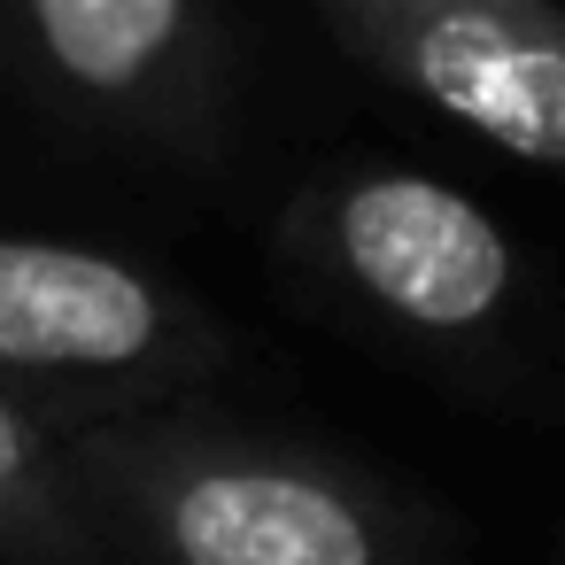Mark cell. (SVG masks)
<instances>
[{"label": "cell", "mask_w": 565, "mask_h": 565, "mask_svg": "<svg viewBox=\"0 0 565 565\" xmlns=\"http://www.w3.org/2000/svg\"><path fill=\"white\" fill-rule=\"evenodd\" d=\"M233 372V333L179 279L40 233H0V395L55 434L194 403Z\"/></svg>", "instance_id": "3"}, {"label": "cell", "mask_w": 565, "mask_h": 565, "mask_svg": "<svg viewBox=\"0 0 565 565\" xmlns=\"http://www.w3.org/2000/svg\"><path fill=\"white\" fill-rule=\"evenodd\" d=\"M271 256L318 310L411 356H495L526 310L519 241L465 186L403 163L310 171L271 225Z\"/></svg>", "instance_id": "2"}, {"label": "cell", "mask_w": 565, "mask_h": 565, "mask_svg": "<svg viewBox=\"0 0 565 565\" xmlns=\"http://www.w3.org/2000/svg\"><path fill=\"white\" fill-rule=\"evenodd\" d=\"M17 71L78 132L225 163L233 148V32L217 0H0Z\"/></svg>", "instance_id": "4"}, {"label": "cell", "mask_w": 565, "mask_h": 565, "mask_svg": "<svg viewBox=\"0 0 565 565\" xmlns=\"http://www.w3.org/2000/svg\"><path fill=\"white\" fill-rule=\"evenodd\" d=\"M310 17L380 86L565 171V0H310Z\"/></svg>", "instance_id": "5"}, {"label": "cell", "mask_w": 565, "mask_h": 565, "mask_svg": "<svg viewBox=\"0 0 565 565\" xmlns=\"http://www.w3.org/2000/svg\"><path fill=\"white\" fill-rule=\"evenodd\" d=\"M63 449L117 565H457L411 488L202 403L109 418Z\"/></svg>", "instance_id": "1"}, {"label": "cell", "mask_w": 565, "mask_h": 565, "mask_svg": "<svg viewBox=\"0 0 565 565\" xmlns=\"http://www.w3.org/2000/svg\"><path fill=\"white\" fill-rule=\"evenodd\" d=\"M0 565H117L63 434L17 395H0Z\"/></svg>", "instance_id": "6"}]
</instances>
